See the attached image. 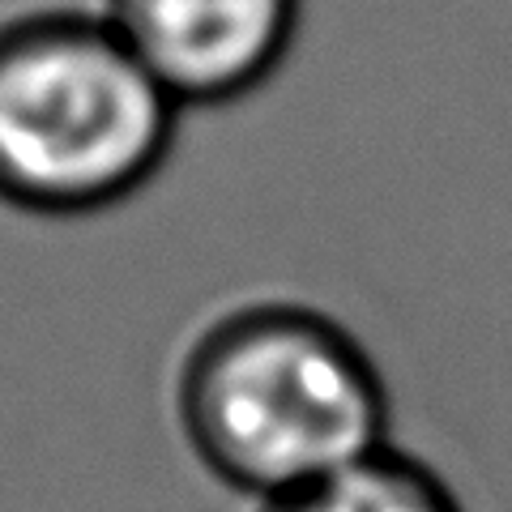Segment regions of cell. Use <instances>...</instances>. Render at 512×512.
I'll list each match as a JSON object with an SVG mask.
<instances>
[{"instance_id": "obj_4", "label": "cell", "mask_w": 512, "mask_h": 512, "mask_svg": "<svg viewBox=\"0 0 512 512\" xmlns=\"http://www.w3.org/2000/svg\"><path fill=\"white\" fill-rule=\"evenodd\" d=\"M261 512H466L453 487L423 466L419 457L380 448L359 466L299 487L282 500L261 504Z\"/></svg>"}, {"instance_id": "obj_2", "label": "cell", "mask_w": 512, "mask_h": 512, "mask_svg": "<svg viewBox=\"0 0 512 512\" xmlns=\"http://www.w3.org/2000/svg\"><path fill=\"white\" fill-rule=\"evenodd\" d=\"M180 107L103 13H30L0 26V201L26 214H99L171 154Z\"/></svg>"}, {"instance_id": "obj_3", "label": "cell", "mask_w": 512, "mask_h": 512, "mask_svg": "<svg viewBox=\"0 0 512 512\" xmlns=\"http://www.w3.org/2000/svg\"><path fill=\"white\" fill-rule=\"evenodd\" d=\"M103 18L184 111L261 90L295 47L303 0H107Z\"/></svg>"}, {"instance_id": "obj_1", "label": "cell", "mask_w": 512, "mask_h": 512, "mask_svg": "<svg viewBox=\"0 0 512 512\" xmlns=\"http://www.w3.org/2000/svg\"><path fill=\"white\" fill-rule=\"evenodd\" d=\"M389 389L363 342L303 303H252L192 342L180 423L218 483L252 500L359 466L389 448Z\"/></svg>"}]
</instances>
